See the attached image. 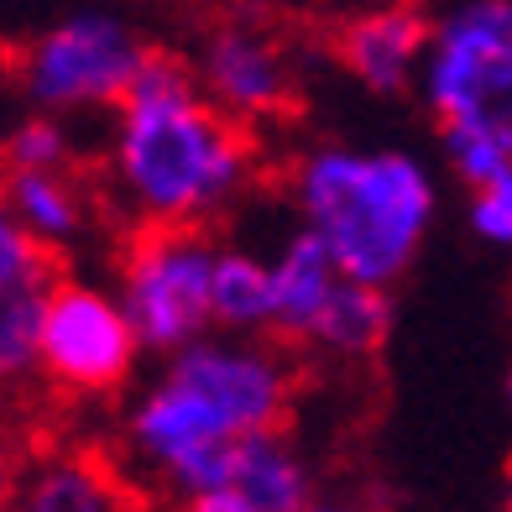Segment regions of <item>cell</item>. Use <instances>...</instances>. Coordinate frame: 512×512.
Returning a JSON list of instances; mask_svg holds the SVG:
<instances>
[{
  "label": "cell",
  "instance_id": "obj_19",
  "mask_svg": "<svg viewBox=\"0 0 512 512\" xmlns=\"http://www.w3.org/2000/svg\"><path fill=\"white\" fill-rule=\"evenodd\" d=\"M42 314L48 293L0 298V377H27L42 366Z\"/></svg>",
  "mask_w": 512,
  "mask_h": 512
},
{
  "label": "cell",
  "instance_id": "obj_25",
  "mask_svg": "<svg viewBox=\"0 0 512 512\" xmlns=\"http://www.w3.org/2000/svg\"><path fill=\"white\" fill-rule=\"evenodd\" d=\"M507 408H512V371H507Z\"/></svg>",
  "mask_w": 512,
  "mask_h": 512
},
{
  "label": "cell",
  "instance_id": "obj_23",
  "mask_svg": "<svg viewBox=\"0 0 512 512\" xmlns=\"http://www.w3.org/2000/svg\"><path fill=\"white\" fill-rule=\"evenodd\" d=\"M309 512H351V507H340V502H314Z\"/></svg>",
  "mask_w": 512,
  "mask_h": 512
},
{
  "label": "cell",
  "instance_id": "obj_4",
  "mask_svg": "<svg viewBox=\"0 0 512 512\" xmlns=\"http://www.w3.org/2000/svg\"><path fill=\"white\" fill-rule=\"evenodd\" d=\"M220 246L204 225H152L136 230V241L121 262V309L131 319L142 351L178 356L189 345L209 340L215 324L209 288H215Z\"/></svg>",
  "mask_w": 512,
  "mask_h": 512
},
{
  "label": "cell",
  "instance_id": "obj_13",
  "mask_svg": "<svg viewBox=\"0 0 512 512\" xmlns=\"http://www.w3.org/2000/svg\"><path fill=\"white\" fill-rule=\"evenodd\" d=\"M0 194L48 251L74 241L89 215V199L74 173H0Z\"/></svg>",
  "mask_w": 512,
  "mask_h": 512
},
{
  "label": "cell",
  "instance_id": "obj_5",
  "mask_svg": "<svg viewBox=\"0 0 512 512\" xmlns=\"http://www.w3.org/2000/svg\"><path fill=\"white\" fill-rule=\"evenodd\" d=\"M418 84L439 126L512 110V0H465L439 16Z\"/></svg>",
  "mask_w": 512,
  "mask_h": 512
},
{
  "label": "cell",
  "instance_id": "obj_16",
  "mask_svg": "<svg viewBox=\"0 0 512 512\" xmlns=\"http://www.w3.org/2000/svg\"><path fill=\"white\" fill-rule=\"evenodd\" d=\"M209 309H215V324L230 335L272 330V262L236 251V246H220Z\"/></svg>",
  "mask_w": 512,
  "mask_h": 512
},
{
  "label": "cell",
  "instance_id": "obj_21",
  "mask_svg": "<svg viewBox=\"0 0 512 512\" xmlns=\"http://www.w3.org/2000/svg\"><path fill=\"white\" fill-rule=\"evenodd\" d=\"M183 512H262L251 497H241L236 486H220V492H204V497H189Z\"/></svg>",
  "mask_w": 512,
  "mask_h": 512
},
{
  "label": "cell",
  "instance_id": "obj_10",
  "mask_svg": "<svg viewBox=\"0 0 512 512\" xmlns=\"http://www.w3.org/2000/svg\"><path fill=\"white\" fill-rule=\"evenodd\" d=\"M335 288H340V267H335L330 246L314 230L288 236V246L272 256V335L288 345L314 340Z\"/></svg>",
  "mask_w": 512,
  "mask_h": 512
},
{
  "label": "cell",
  "instance_id": "obj_18",
  "mask_svg": "<svg viewBox=\"0 0 512 512\" xmlns=\"http://www.w3.org/2000/svg\"><path fill=\"white\" fill-rule=\"evenodd\" d=\"M48 288H53V251L16 220L11 199L0 194V298L48 293Z\"/></svg>",
  "mask_w": 512,
  "mask_h": 512
},
{
  "label": "cell",
  "instance_id": "obj_2",
  "mask_svg": "<svg viewBox=\"0 0 512 512\" xmlns=\"http://www.w3.org/2000/svg\"><path fill=\"white\" fill-rule=\"evenodd\" d=\"M293 199L340 277L366 288L398 283L434 225V178L408 152L314 147L293 168Z\"/></svg>",
  "mask_w": 512,
  "mask_h": 512
},
{
  "label": "cell",
  "instance_id": "obj_24",
  "mask_svg": "<svg viewBox=\"0 0 512 512\" xmlns=\"http://www.w3.org/2000/svg\"><path fill=\"white\" fill-rule=\"evenodd\" d=\"M507 512H512V465H507Z\"/></svg>",
  "mask_w": 512,
  "mask_h": 512
},
{
  "label": "cell",
  "instance_id": "obj_12",
  "mask_svg": "<svg viewBox=\"0 0 512 512\" xmlns=\"http://www.w3.org/2000/svg\"><path fill=\"white\" fill-rule=\"evenodd\" d=\"M16 512H126V497L89 455L37 460L11 492Z\"/></svg>",
  "mask_w": 512,
  "mask_h": 512
},
{
  "label": "cell",
  "instance_id": "obj_8",
  "mask_svg": "<svg viewBox=\"0 0 512 512\" xmlns=\"http://www.w3.org/2000/svg\"><path fill=\"white\" fill-rule=\"evenodd\" d=\"M194 74L209 105L241 126L272 121V115H288L298 105L293 48L262 21H215L194 48Z\"/></svg>",
  "mask_w": 512,
  "mask_h": 512
},
{
  "label": "cell",
  "instance_id": "obj_1",
  "mask_svg": "<svg viewBox=\"0 0 512 512\" xmlns=\"http://www.w3.org/2000/svg\"><path fill=\"white\" fill-rule=\"evenodd\" d=\"M256 168L251 131L209 105L189 53L152 48L142 79L115 110L110 173L152 225H204L236 199Z\"/></svg>",
  "mask_w": 512,
  "mask_h": 512
},
{
  "label": "cell",
  "instance_id": "obj_22",
  "mask_svg": "<svg viewBox=\"0 0 512 512\" xmlns=\"http://www.w3.org/2000/svg\"><path fill=\"white\" fill-rule=\"evenodd\" d=\"M11 492H16V486H11V465H6V455H0V507L11 502Z\"/></svg>",
  "mask_w": 512,
  "mask_h": 512
},
{
  "label": "cell",
  "instance_id": "obj_15",
  "mask_svg": "<svg viewBox=\"0 0 512 512\" xmlns=\"http://www.w3.org/2000/svg\"><path fill=\"white\" fill-rule=\"evenodd\" d=\"M439 142H445L455 178L471 194H481L512 173V110H481L465 121H450L439 126Z\"/></svg>",
  "mask_w": 512,
  "mask_h": 512
},
{
  "label": "cell",
  "instance_id": "obj_3",
  "mask_svg": "<svg viewBox=\"0 0 512 512\" xmlns=\"http://www.w3.org/2000/svg\"><path fill=\"white\" fill-rule=\"evenodd\" d=\"M152 42L110 11H74L11 53V74L37 115L121 110L142 79Z\"/></svg>",
  "mask_w": 512,
  "mask_h": 512
},
{
  "label": "cell",
  "instance_id": "obj_20",
  "mask_svg": "<svg viewBox=\"0 0 512 512\" xmlns=\"http://www.w3.org/2000/svg\"><path fill=\"white\" fill-rule=\"evenodd\" d=\"M471 225H476L481 241L512 246V173L502 183H492V189L471 194Z\"/></svg>",
  "mask_w": 512,
  "mask_h": 512
},
{
  "label": "cell",
  "instance_id": "obj_7",
  "mask_svg": "<svg viewBox=\"0 0 512 512\" xmlns=\"http://www.w3.org/2000/svg\"><path fill=\"white\" fill-rule=\"evenodd\" d=\"M136 356L131 319L121 309V298H110L105 288L89 283H53L48 288V314H42V371L68 387V392H115Z\"/></svg>",
  "mask_w": 512,
  "mask_h": 512
},
{
  "label": "cell",
  "instance_id": "obj_11",
  "mask_svg": "<svg viewBox=\"0 0 512 512\" xmlns=\"http://www.w3.org/2000/svg\"><path fill=\"white\" fill-rule=\"evenodd\" d=\"M230 486L251 497L262 512H309L314 507V476L309 460L298 455L288 429H267L236 445L230 460Z\"/></svg>",
  "mask_w": 512,
  "mask_h": 512
},
{
  "label": "cell",
  "instance_id": "obj_6",
  "mask_svg": "<svg viewBox=\"0 0 512 512\" xmlns=\"http://www.w3.org/2000/svg\"><path fill=\"white\" fill-rule=\"evenodd\" d=\"M162 377L178 382L183 392H194L230 429V439L283 429L288 403H293L288 361L267 351V345H246V340H199L189 351L168 356Z\"/></svg>",
  "mask_w": 512,
  "mask_h": 512
},
{
  "label": "cell",
  "instance_id": "obj_14",
  "mask_svg": "<svg viewBox=\"0 0 512 512\" xmlns=\"http://www.w3.org/2000/svg\"><path fill=\"white\" fill-rule=\"evenodd\" d=\"M387 335H392V293L340 277L330 309H324L319 330H314V345H324L335 356H351V361H366L387 345Z\"/></svg>",
  "mask_w": 512,
  "mask_h": 512
},
{
  "label": "cell",
  "instance_id": "obj_17",
  "mask_svg": "<svg viewBox=\"0 0 512 512\" xmlns=\"http://www.w3.org/2000/svg\"><path fill=\"white\" fill-rule=\"evenodd\" d=\"M74 168V136L58 115H27L0 142V173H68Z\"/></svg>",
  "mask_w": 512,
  "mask_h": 512
},
{
  "label": "cell",
  "instance_id": "obj_9",
  "mask_svg": "<svg viewBox=\"0 0 512 512\" xmlns=\"http://www.w3.org/2000/svg\"><path fill=\"white\" fill-rule=\"evenodd\" d=\"M434 42V21L418 6H382L361 11L335 27V58L351 79H361L371 95H403L413 79H424V58Z\"/></svg>",
  "mask_w": 512,
  "mask_h": 512
}]
</instances>
